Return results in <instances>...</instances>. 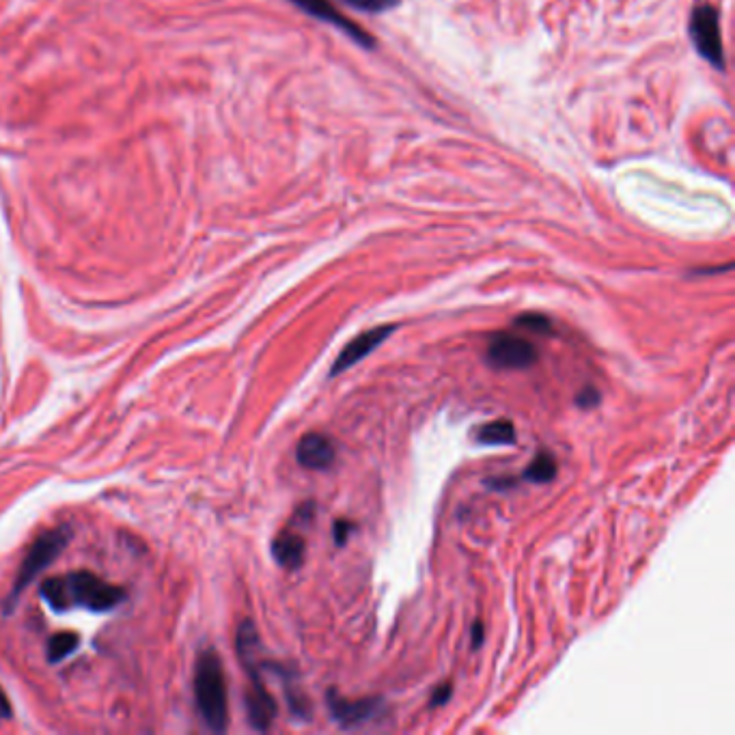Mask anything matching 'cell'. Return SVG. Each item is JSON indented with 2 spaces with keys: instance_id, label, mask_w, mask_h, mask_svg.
I'll return each mask as SVG.
<instances>
[{
  "instance_id": "7",
  "label": "cell",
  "mask_w": 735,
  "mask_h": 735,
  "mask_svg": "<svg viewBox=\"0 0 735 735\" xmlns=\"http://www.w3.org/2000/svg\"><path fill=\"white\" fill-rule=\"evenodd\" d=\"M291 3H294L296 7H300L304 13H309V16L317 18V20L337 26V29H341L345 35H350L356 41V44L365 46V48L373 46V39L369 37V33L365 29H360L358 24H354V22H350L348 18H345L339 9H335L328 3V0H291Z\"/></svg>"
},
{
  "instance_id": "5",
  "label": "cell",
  "mask_w": 735,
  "mask_h": 735,
  "mask_svg": "<svg viewBox=\"0 0 735 735\" xmlns=\"http://www.w3.org/2000/svg\"><path fill=\"white\" fill-rule=\"evenodd\" d=\"M690 37L705 61H710L718 69H725V50L723 39H720L718 13L714 7L699 5L695 9L690 20Z\"/></svg>"
},
{
  "instance_id": "13",
  "label": "cell",
  "mask_w": 735,
  "mask_h": 735,
  "mask_svg": "<svg viewBox=\"0 0 735 735\" xmlns=\"http://www.w3.org/2000/svg\"><path fill=\"white\" fill-rule=\"evenodd\" d=\"M76 647H78V636H74V634L63 632V634L52 636L50 643H48V660L50 662H61L69 654H74Z\"/></svg>"
},
{
  "instance_id": "2",
  "label": "cell",
  "mask_w": 735,
  "mask_h": 735,
  "mask_svg": "<svg viewBox=\"0 0 735 735\" xmlns=\"http://www.w3.org/2000/svg\"><path fill=\"white\" fill-rule=\"evenodd\" d=\"M194 699H197V707L207 727L212 731L227 729V679L223 662H220L214 649L203 651L197 660V669H194Z\"/></svg>"
},
{
  "instance_id": "16",
  "label": "cell",
  "mask_w": 735,
  "mask_h": 735,
  "mask_svg": "<svg viewBox=\"0 0 735 735\" xmlns=\"http://www.w3.org/2000/svg\"><path fill=\"white\" fill-rule=\"evenodd\" d=\"M600 404V393L595 391L593 386L582 388V391L576 395V406L582 410H591Z\"/></svg>"
},
{
  "instance_id": "20",
  "label": "cell",
  "mask_w": 735,
  "mask_h": 735,
  "mask_svg": "<svg viewBox=\"0 0 735 735\" xmlns=\"http://www.w3.org/2000/svg\"><path fill=\"white\" fill-rule=\"evenodd\" d=\"M483 645V623L477 621L473 626V649H479Z\"/></svg>"
},
{
  "instance_id": "21",
  "label": "cell",
  "mask_w": 735,
  "mask_h": 735,
  "mask_svg": "<svg viewBox=\"0 0 735 735\" xmlns=\"http://www.w3.org/2000/svg\"><path fill=\"white\" fill-rule=\"evenodd\" d=\"M9 716H11V705H9L7 697H5V692L0 690V720H7Z\"/></svg>"
},
{
  "instance_id": "19",
  "label": "cell",
  "mask_w": 735,
  "mask_h": 735,
  "mask_svg": "<svg viewBox=\"0 0 735 735\" xmlns=\"http://www.w3.org/2000/svg\"><path fill=\"white\" fill-rule=\"evenodd\" d=\"M513 485H516V481H513V479H492V481H488V488H494V490H509V488H513Z\"/></svg>"
},
{
  "instance_id": "18",
  "label": "cell",
  "mask_w": 735,
  "mask_h": 735,
  "mask_svg": "<svg viewBox=\"0 0 735 735\" xmlns=\"http://www.w3.org/2000/svg\"><path fill=\"white\" fill-rule=\"evenodd\" d=\"M451 695H453V686H451V684H440V686L436 688L434 695H432V703H429V705H432V707L445 705V703L451 699Z\"/></svg>"
},
{
  "instance_id": "1",
  "label": "cell",
  "mask_w": 735,
  "mask_h": 735,
  "mask_svg": "<svg viewBox=\"0 0 735 735\" xmlns=\"http://www.w3.org/2000/svg\"><path fill=\"white\" fill-rule=\"evenodd\" d=\"M41 598L54 613H67L74 608H87L91 613H106L117 608L126 593L91 572H69L54 576L41 585Z\"/></svg>"
},
{
  "instance_id": "15",
  "label": "cell",
  "mask_w": 735,
  "mask_h": 735,
  "mask_svg": "<svg viewBox=\"0 0 735 735\" xmlns=\"http://www.w3.org/2000/svg\"><path fill=\"white\" fill-rule=\"evenodd\" d=\"M343 3L365 13H382L397 7L401 0H343Z\"/></svg>"
},
{
  "instance_id": "17",
  "label": "cell",
  "mask_w": 735,
  "mask_h": 735,
  "mask_svg": "<svg viewBox=\"0 0 735 735\" xmlns=\"http://www.w3.org/2000/svg\"><path fill=\"white\" fill-rule=\"evenodd\" d=\"M354 531V524L348 522V520H337L335 522V544L337 546H343L345 542H348V535Z\"/></svg>"
},
{
  "instance_id": "8",
  "label": "cell",
  "mask_w": 735,
  "mask_h": 735,
  "mask_svg": "<svg viewBox=\"0 0 735 735\" xmlns=\"http://www.w3.org/2000/svg\"><path fill=\"white\" fill-rule=\"evenodd\" d=\"M328 707L332 718L337 720L341 727H358L365 725L367 720H371L376 716L378 707H380V699H358V701H348L343 699L341 695H337L335 690L328 692Z\"/></svg>"
},
{
  "instance_id": "9",
  "label": "cell",
  "mask_w": 735,
  "mask_h": 735,
  "mask_svg": "<svg viewBox=\"0 0 735 735\" xmlns=\"http://www.w3.org/2000/svg\"><path fill=\"white\" fill-rule=\"evenodd\" d=\"M296 457L302 468L326 470L335 464V447H332V442L326 436L311 432L302 436V440L298 442Z\"/></svg>"
},
{
  "instance_id": "14",
  "label": "cell",
  "mask_w": 735,
  "mask_h": 735,
  "mask_svg": "<svg viewBox=\"0 0 735 735\" xmlns=\"http://www.w3.org/2000/svg\"><path fill=\"white\" fill-rule=\"evenodd\" d=\"M516 326L522 330L535 332V335H552L554 332L552 320L544 313H522L516 320Z\"/></svg>"
},
{
  "instance_id": "4",
  "label": "cell",
  "mask_w": 735,
  "mask_h": 735,
  "mask_svg": "<svg viewBox=\"0 0 735 735\" xmlns=\"http://www.w3.org/2000/svg\"><path fill=\"white\" fill-rule=\"evenodd\" d=\"M537 358L539 352L531 341L507 335V332H498V335H494L488 343V352H485L488 365L498 371L529 369L537 363Z\"/></svg>"
},
{
  "instance_id": "6",
  "label": "cell",
  "mask_w": 735,
  "mask_h": 735,
  "mask_svg": "<svg viewBox=\"0 0 735 735\" xmlns=\"http://www.w3.org/2000/svg\"><path fill=\"white\" fill-rule=\"evenodd\" d=\"M395 332V326H378L373 330H367L363 332V335H358L356 339H352L345 348L341 350L339 358L335 360V365H332L330 369V376H339V373H343L345 369H350L352 365L360 363L367 354H371L376 348H380V345L391 337Z\"/></svg>"
},
{
  "instance_id": "11",
  "label": "cell",
  "mask_w": 735,
  "mask_h": 735,
  "mask_svg": "<svg viewBox=\"0 0 735 735\" xmlns=\"http://www.w3.org/2000/svg\"><path fill=\"white\" fill-rule=\"evenodd\" d=\"M479 445H513L516 442V425L511 421H490L477 429Z\"/></svg>"
},
{
  "instance_id": "12",
  "label": "cell",
  "mask_w": 735,
  "mask_h": 735,
  "mask_svg": "<svg viewBox=\"0 0 735 735\" xmlns=\"http://www.w3.org/2000/svg\"><path fill=\"white\" fill-rule=\"evenodd\" d=\"M554 477H557V462L548 451H539L529 468L522 473V479L531 483H550Z\"/></svg>"
},
{
  "instance_id": "3",
  "label": "cell",
  "mask_w": 735,
  "mask_h": 735,
  "mask_svg": "<svg viewBox=\"0 0 735 735\" xmlns=\"http://www.w3.org/2000/svg\"><path fill=\"white\" fill-rule=\"evenodd\" d=\"M69 537V529H54V531H46L44 535L37 537V542L31 546V550L26 552L24 563L20 567V574L16 578V585H13L11 591V602L18 600V595L31 585V582L46 570V567L59 557V554L65 550Z\"/></svg>"
},
{
  "instance_id": "10",
  "label": "cell",
  "mask_w": 735,
  "mask_h": 735,
  "mask_svg": "<svg viewBox=\"0 0 735 735\" xmlns=\"http://www.w3.org/2000/svg\"><path fill=\"white\" fill-rule=\"evenodd\" d=\"M272 554L276 563L287 570H298L304 559V537L294 529H285L272 542Z\"/></svg>"
}]
</instances>
